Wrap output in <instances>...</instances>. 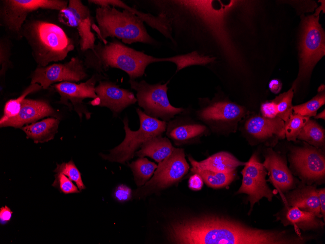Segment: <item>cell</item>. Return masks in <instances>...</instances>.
I'll use <instances>...</instances> for the list:
<instances>
[{
	"instance_id": "obj_1",
	"label": "cell",
	"mask_w": 325,
	"mask_h": 244,
	"mask_svg": "<svg viewBox=\"0 0 325 244\" xmlns=\"http://www.w3.org/2000/svg\"><path fill=\"white\" fill-rule=\"evenodd\" d=\"M173 242L184 244H291L285 231L259 229L219 216L187 219L172 225Z\"/></svg>"
},
{
	"instance_id": "obj_2",
	"label": "cell",
	"mask_w": 325,
	"mask_h": 244,
	"mask_svg": "<svg viewBox=\"0 0 325 244\" xmlns=\"http://www.w3.org/2000/svg\"><path fill=\"white\" fill-rule=\"evenodd\" d=\"M21 36L30 46L39 66L64 60L75 47L73 39L61 26L41 18L27 19L22 27Z\"/></svg>"
},
{
	"instance_id": "obj_3",
	"label": "cell",
	"mask_w": 325,
	"mask_h": 244,
	"mask_svg": "<svg viewBox=\"0 0 325 244\" xmlns=\"http://www.w3.org/2000/svg\"><path fill=\"white\" fill-rule=\"evenodd\" d=\"M84 53L86 68L93 69L99 74L109 68L119 69L129 75V79L135 80L143 75L149 64L163 61V58L146 55L115 39L105 43L100 41Z\"/></svg>"
},
{
	"instance_id": "obj_4",
	"label": "cell",
	"mask_w": 325,
	"mask_h": 244,
	"mask_svg": "<svg viewBox=\"0 0 325 244\" xmlns=\"http://www.w3.org/2000/svg\"><path fill=\"white\" fill-rule=\"evenodd\" d=\"M97 26L92 28L101 41L105 43L107 38H116L125 44L135 42L154 44V40L147 33L144 21L133 12L114 7H98L95 10Z\"/></svg>"
},
{
	"instance_id": "obj_5",
	"label": "cell",
	"mask_w": 325,
	"mask_h": 244,
	"mask_svg": "<svg viewBox=\"0 0 325 244\" xmlns=\"http://www.w3.org/2000/svg\"><path fill=\"white\" fill-rule=\"evenodd\" d=\"M136 112L140 120L139 130L131 131L128 127V119L126 117L123 120L126 132L124 141L111 150L108 154H100L103 159L124 164L133 158L139 147L150 139L161 135L166 130L165 121L150 116L139 108L136 109Z\"/></svg>"
},
{
	"instance_id": "obj_6",
	"label": "cell",
	"mask_w": 325,
	"mask_h": 244,
	"mask_svg": "<svg viewBox=\"0 0 325 244\" xmlns=\"http://www.w3.org/2000/svg\"><path fill=\"white\" fill-rule=\"evenodd\" d=\"M319 15L305 17L303 21L300 44V68L295 86L309 75L315 64L325 55V36L319 22Z\"/></svg>"
},
{
	"instance_id": "obj_7",
	"label": "cell",
	"mask_w": 325,
	"mask_h": 244,
	"mask_svg": "<svg viewBox=\"0 0 325 244\" xmlns=\"http://www.w3.org/2000/svg\"><path fill=\"white\" fill-rule=\"evenodd\" d=\"M68 2L63 0H0V25L18 39H21L22 27L31 13L39 9L60 11L67 6Z\"/></svg>"
},
{
	"instance_id": "obj_8",
	"label": "cell",
	"mask_w": 325,
	"mask_h": 244,
	"mask_svg": "<svg viewBox=\"0 0 325 244\" xmlns=\"http://www.w3.org/2000/svg\"><path fill=\"white\" fill-rule=\"evenodd\" d=\"M169 80L163 84H150L144 80L140 82L129 79L131 88L135 90L138 105L143 108L147 115L168 121L176 114L184 111L182 108L172 106L167 96V84Z\"/></svg>"
},
{
	"instance_id": "obj_9",
	"label": "cell",
	"mask_w": 325,
	"mask_h": 244,
	"mask_svg": "<svg viewBox=\"0 0 325 244\" xmlns=\"http://www.w3.org/2000/svg\"><path fill=\"white\" fill-rule=\"evenodd\" d=\"M86 68L84 61L78 56L72 57L64 63L37 66L32 75L31 84L37 83L47 89L57 82H78L88 77Z\"/></svg>"
},
{
	"instance_id": "obj_10",
	"label": "cell",
	"mask_w": 325,
	"mask_h": 244,
	"mask_svg": "<svg viewBox=\"0 0 325 244\" xmlns=\"http://www.w3.org/2000/svg\"><path fill=\"white\" fill-rule=\"evenodd\" d=\"M189 169L183 150L174 148L170 155L159 163L151 180L144 187L138 189L136 194L139 196L170 186L180 181Z\"/></svg>"
},
{
	"instance_id": "obj_11",
	"label": "cell",
	"mask_w": 325,
	"mask_h": 244,
	"mask_svg": "<svg viewBox=\"0 0 325 244\" xmlns=\"http://www.w3.org/2000/svg\"><path fill=\"white\" fill-rule=\"evenodd\" d=\"M101 76L100 74L96 73L86 82L78 84L67 81L54 84V87L60 96L59 103L74 110L80 118L83 113L87 118H90L91 113L84 104L83 100L97 98L95 85L97 81H100Z\"/></svg>"
},
{
	"instance_id": "obj_12",
	"label": "cell",
	"mask_w": 325,
	"mask_h": 244,
	"mask_svg": "<svg viewBox=\"0 0 325 244\" xmlns=\"http://www.w3.org/2000/svg\"><path fill=\"white\" fill-rule=\"evenodd\" d=\"M242 174V185L237 193L248 195L251 209L254 204L263 197H266L270 201L272 200L273 193L266 183V169L256 154H253L246 162Z\"/></svg>"
},
{
	"instance_id": "obj_13",
	"label": "cell",
	"mask_w": 325,
	"mask_h": 244,
	"mask_svg": "<svg viewBox=\"0 0 325 244\" xmlns=\"http://www.w3.org/2000/svg\"><path fill=\"white\" fill-rule=\"evenodd\" d=\"M58 19L66 26L77 28L80 36V47L85 51L93 47L94 37L90 27L94 24L89 7L79 0H70L67 6L59 11Z\"/></svg>"
},
{
	"instance_id": "obj_14",
	"label": "cell",
	"mask_w": 325,
	"mask_h": 244,
	"mask_svg": "<svg viewBox=\"0 0 325 244\" xmlns=\"http://www.w3.org/2000/svg\"><path fill=\"white\" fill-rule=\"evenodd\" d=\"M95 93L97 97L90 103L94 106L106 107L115 113H120L137 102L132 92L108 81H99L95 87Z\"/></svg>"
},
{
	"instance_id": "obj_15",
	"label": "cell",
	"mask_w": 325,
	"mask_h": 244,
	"mask_svg": "<svg viewBox=\"0 0 325 244\" xmlns=\"http://www.w3.org/2000/svg\"><path fill=\"white\" fill-rule=\"evenodd\" d=\"M291 160L300 175L307 179L317 180L325 176V158L316 150L295 149L291 153Z\"/></svg>"
},
{
	"instance_id": "obj_16",
	"label": "cell",
	"mask_w": 325,
	"mask_h": 244,
	"mask_svg": "<svg viewBox=\"0 0 325 244\" xmlns=\"http://www.w3.org/2000/svg\"><path fill=\"white\" fill-rule=\"evenodd\" d=\"M50 115L56 116L54 109L47 102L25 98L18 115L0 124V127H21L26 123Z\"/></svg>"
},
{
	"instance_id": "obj_17",
	"label": "cell",
	"mask_w": 325,
	"mask_h": 244,
	"mask_svg": "<svg viewBox=\"0 0 325 244\" xmlns=\"http://www.w3.org/2000/svg\"><path fill=\"white\" fill-rule=\"evenodd\" d=\"M245 113L244 107L228 101L210 103L198 113L200 119L207 123H231L240 120Z\"/></svg>"
},
{
	"instance_id": "obj_18",
	"label": "cell",
	"mask_w": 325,
	"mask_h": 244,
	"mask_svg": "<svg viewBox=\"0 0 325 244\" xmlns=\"http://www.w3.org/2000/svg\"><path fill=\"white\" fill-rule=\"evenodd\" d=\"M284 125L285 122L277 116L269 118L255 116L246 122L245 129L248 134L260 139H266L273 136L284 138Z\"/></svg>"
},
{
	"instance_id": "obj_19",
	"label": "cell",
	"mask_w": 325,
	"mask_h": 244,
	"mask_svg": "<svg viewBox=\"0 0 325 244\" xmlns=\"http://www.w3.org/2000/svg\"><path fill=\"white\" fill-rule=\"evenodd\" d=\"M263 165L269 172L271 182L279 190L285 191L293 187V176L285 161L277 153L270 150Z\"/></svg>"
},
{
	"instance_id": "obj_20",
	"label": "cell",
	"mask_w": 325,
	"mask_h": 244,
	"mask_svg": "<svg viewBox=\"0 0 325 244\" xmlns=\"http://www.w3.org/2000/svg\"><path fill=\"white\" fill-rule=\"evenodd\" d=\"M188 159L192 165L191 170H208L219 172L234 171L238 167L246 164L225 151L217 152L200 161H197L191 156L188 157Z\"/></svg>"
},
{
	"instance_id": "obj_21",
	"label": "cell",
	"mask_w": 325,
	"mask_h": 244,
	"mask_svg": "<svg viewBox=\"0 0 325 244\" xmlns=\"http://www.w3.org/2000/svg\"><path fill=\"white\" fill-rule=\"evenodd\" d=\"M166 130L167 136L178 145L198 138L208 131L207 128L203 124L181 119L169 122Z\"/></svg>"
},
{
	"instance_id": "obj_22",
	"label": "cell",
	"mask_w": 325,
	"mask_h": 244,
	"mask_svg": "<svg viewBox=\"0 0 325 244\" xmlns=\"http://www.w3.org/2000/svg\"><path fill=\"white\" fill-rule=\"evenodd\" d=\"M92 3L98 7H118L128 10L139 16L143 21L146 22L150 26L159 30L166 37L172 39L170 22L165 15L162 13H161L159 17H153L151 15L142 13L120 0H93Z\"/></svg>"
},
{
	"instance_id": "obj_23",
	"label": "cell",
	"mask_w": 325,
	"mask_h": 244,
	"mask_svg": "<svg viewBox=\"0 0 325 244\" xmlns=\"http://www.w3.org/2000/svg\"><path fill=\"white\" fill-rule=\"evenodd\" d=\"M288 204L306 211L311 212L321 218L319 200L315 186H303L290 192L288 195Z\"/></svg>"
},
{
	"instance_id": "obj_24",
	"label": "cell",
	"mask_w": 325,
	"mask_h": 244,
	"mask_svg": "<svg viewBox=\"0 0 325 244\" xmlns=\"http://www.w3.org/2000/svg\"><path fill=\"white\" fill-rule=\"evenodd\" d=\"M59 120L57 118H48L40 122L22 127L27 138L33 139L35 143H43L53 139L57 132Z\"/></svg>"
},
{
	"instance_id": "obj_25",
	"label": "cell",
	"mask_w": 325,
	"mask_h": 244,
	"mask_svg": "<svg viewBox=\"0 0 325 244\" xmlns=\"http://www.w3.org/2000/svg\"><path fill=\"white\" fill-rule=\"evenodd\" d=\"M174 148L167 138L160 135L145 142L136 153L139 157L148 156L160 163L170 155Z\"/></svg>"
},
{
	"instance_id": "obj_26",
	"label": "cell",
	"mask_w": 325,
	"mask_h": 244,
	"mask_svg": "<svg viewBox=\"0 0 325 244\" xmlns=\"http://www.w3.org/2000/svg\"><path fill=\"white\" fill-rule=\"evenodd\" d=\"M319 218L313 213L302 210L297 206L292 207L287 214V220L290 224L304 231L323 227L324 223Z\"/></svg>"
},
{
	"instance_id": "obj_27",
	"label": "cell",
	"mask_w": 325,
	"mask_h": 244,
	"mask_svg": "<svg viewBox=\"0 0 325 244\" xmlns=\"http://www.w3.org/2000/svg\"><path fill=\"white\" fill-rule=\"evenodd\" d=\"M191 171L199 175L208 186L213 188H219L228 185L236 176L235 170L228 173L201 169H193Z\"/></svg>"
},
{
	"instance_id": "obj_28",
	"label": "cell",
	"mask_w": 325,
	"mask_h": 244,
	"mask_svg": "<svg viewBox=\"0 0 325 244\" xmlns=\"http://www.w3.org/2000/svg\"><path fill=\"white\" fill-rule=\"evenodd\" d=\"M297 138L319 147L325 143V131L316 122L309 119L299 133Z\"/></svg>"
},
{
	"instance_id": "obj_29",
	"label": "cell",
	"mask_w": 325,
	"mask_h": 244,
	"mask_svg": "<svg viewBox=\"0 0 325 244\" xmlns=\"http://www.w3.org/2000/svg\"><path fill=\"white\" fill-rule=\"evenodd\" d=\"M131 168L138 186H141L146 183L151 177L157 165L147 158L140 157L129 165Z\"/></svg>"
},
{
	"instance_id": "obj_30",
	"label": "cell",
	"mask_w": 325,
	"mask_h": 244,
	"mask_svg": "<svg viewBox=\"0 0 325 244\" xmlns=\"http://www.w3.org/2000/svg\"><path fill=\"white\" fill-rule=\"evenodd\" d=\"M41 89L42 86L37 83L31 84L18 97L8 100L4 106L3 115L0 119V123L1 124L8 119L17 115L20 110L22 103L26 96Z\"/></svg>"
},
{
	"instance_id": "obj_31",
	"label": "cell",
	"mask_w": 325,
	"mask_h": 244,
	"mask_svg": "<svg viewBox=\"0 0 325 244\" xmlns=\"http://www.w3.org/2000/svg\"><path fill=\"white\" fill-rule=\"evenodd\" d=\"M294 90L291 88L288 91L276 96L272 101L276 104L277 109V117L286 122L292 114L293 106L292 100Z\"/></svg>"
},
{
	"instance_id": "obj_32",
	"label": "cell",
	"mask_w": 325,
	"mask_h": 244,
	"mask_svg": "<svg viewBox=\"0 0 325 244\" xmlns=\"http://www.w3.org/2000/svg\"><path fill=\"white\" fill-rule=\"evenodd\" d=\"M309 117L298 114H291L285 122V134L289 141H295L299 132L306 124Z\"/></svg>"
},
{
	"instance_id": "obj_33",
	"label": "cell",
	"mask_w": 325,
	"mask_h": 244,
	"mask_svg": "<svg viewBox=\"0 0 325 244\" xmlns=\"http://www.w3.org/2000/svg\"><path fill=\"white\" fill-rule=\"evenodd\" d=\"M325 103V95L324 93L319 94L309 101L293 106L294 113L310 117L316 115L318 110Z\"/></svg>"
},
{
	"instance_id": "obj_34",
	"label": "cell",
	"mask_w": 325,
	"mask_h": 244,
	"mask_svg": "<svg viewBox=\"0 0 325 244\" xmlns=\"http://www.w3.org/2000/svg\"><path fill=\"white\" fill-rule=\"evenodd\" d=\"M54 171L56 173H62L74 182L80 191L86 188L82 180L81 173L72 160L67 163L57 164L56 168Z\"/></svg>"
},
{
	"instance_id": "obj_35",
	"label": "cell",
	"mask_w": 325,
	"mask_h": 244,
	"mask_svg": "<svg viewBox=\"0 0 325 244\" xmlns=\"http://www.w3.org/2000/svg\"><path fill=\"white\" fill-rule=\"evenodd\" d=\"M11 41L7 37H2L0 39V75H4L11 67Z\"/></svg>"
},
{
	"instance_id": "obj_36",
	"label": "cell",
	"mask_w": 325,
	"mask_h": 244,
	"mask_svg": "<svg viewBox=\"0 0 325 244\" xmlns=\"http://www.w3.org/2000/svg\"><path fill=\"white\" fill-rule=\"evenodd\" d=\"M55 179L52 186L64 194L76 193L80 192L78 188L75 186L68 177L62 173L54 175Z\"/></svg>"
},
{
	"instance_id": "obj_37",
	"label": "cell",
	"mask_w": 325,
	"mask_h": 244,
	"mask_svg": "<svg viewBox=\"0 0 325 244\" xmlns=\"http://www.w3.org/2000/svg\"><path fill=\"white\" fill-rule=\"evenodd\" d=\"M113 197L121 203L129 201L132 197L131 189L126 185H120L114 190Z\"/></svg>"
},
{
	"instance_id": "obj_38",
	"label": "cell",
	"mask_w": 325,
	"mask_h": 244,
	"mask_svg": "<svg viewBox=\"0 0 325 244\" xmlns=\"http://www.w3.org/2000/svg\"><path fill=\"white\" fill-rule=\"evenodd\" d=\"M262 116L273 118L277 116V109L276 104L272 101L263 103L261 106Z\"/></svg>"
},
{
	"instance_id": "obj_39",
	"label": "cell",
	"mask_w": 325,
	"mask_h": 244,
	"mask_svg": "<svg viewBox=\"0 0 325 244\" xmlns=\"http://www.w3.org/2000/svg\"><path fill=\"white\" fill-rule=\"evenodd\" d=\"M189 187L193 190H200L203 186V180L199 175L195 173L189 179Z\"/></svg>"
},
{
	"instance_id": "obj_40",
	"label": "cell",
	"mask_w": 325,
	"mask_h": 244,
	"mask_svg": "<svg viewBox=\"0 0 325 244\" xmlns=\"http://www.w3.org/2000/svg\"><path fill=\"white\" fill-rule=\"evenodd\" d=\"M13 212L11 209L5 206L0 208V224L4 225L10 222L12 218Z\"/></svg>"
},
{
	"instance_id": "obj_41",
	"label": "cell",
	"mask_w": 325,
	"mask_h": 244,
	"mask_svg": "<svg viewBox=\"0 0 325 244\" xmlns=\"http://www.w3.org/2000/svg\"><path fill=\"white\" fill-rule=\"evenodd\" d=\"M318 196L319 200L320 213L323 217L324 221H325V189L322 188L320 189H317Z\"/></svg>"
},
{
	"instance_id": "obj_42",
	"label": "cell",
	"mask_w": 325,
	"mask_h": 244,
	"mask_svg": "<svg viewBox=\"0 0 325 244\" xmlns=\"http://www.w3.org/2000/svg\"><path fill=\"white\" fill-rule=\"evenodd\" d=\"M282 84L281 82L277 79L271 80L269 85L271 91L274 94H278L281 90Z\"/></svg>"
},
{
	"instance_id": "obj_43",
	"label": "cell",
	"mask_w": 325,
	"mask_h": 244,
	"mask_svg": "<svg viewBox=\"0 0 325 244\" xmlns=\"http://www.w3.org/2000/svg\"><path fill=\"white\" fill-rule=\"evenodd\" d=\"M315 118L317 119H323L325 120V110H324L322 112L316 114L315 116Z\"/></svg>"
}]
</instances>
